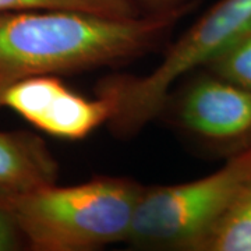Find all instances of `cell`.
Listing matches in <instances>:
<instances>
[{"label":"cell","mask_w":251,"mask_h":251,"mask_svg":"<svg viewBox=\"0 0 251 251\" xmlns=\"http://www.w3.org/2000/svg\"><path fill=\"white\" fill-rule=\"evenodd\" d=\"M25 242L9 212L0 205V251L17 250Z\"/></svg>","instance_id":"obj_11"},{"label":"cell","mask_w":251,"mask_h":251,"mask_svg":"<svg viewBox=\"0 0 251 251\" xmlns=\"http://www.w3.org/2000/svg\"><path fill=\"white\" fill-rule=\"evenodd\" d=\"M143 14L168 13L191 4V0H128Z\"/></svg>","instance_id":"obj_12"},{"label":"cell","mask_w":251,"mask_h":251,"mask_svg":"<svg viewBox=\"0 0 251 251\" xmlns=\"http://www.w3.org/2000/svg\"><path fill=\"white\" fill-rule=\"evenodd\" d=\"M200 251H251V179L240 188Z\"/></svg>","instance_id":"obj_8"},{"label":"cell","mask_w":251,"mask_h":251,"mask_svg":"<svg viewBox=\"0 0 251 251\" xmlns=\"http://www.w3.org/2000/svg\"><path fill=\"white\" fill-rule=\"evenodd\" d=\"M143 186L127 177L56 183L24 193H0L25 246L35 251H90L127 242Z\"/></svg>","instance_id":"obj_2"},{"label":"cell","mask_w":251,"mask_h":251,"mask_svg":"<svg viewBox=\"0 0 251 251\" xmlns=\"http://www.w3.org/2000/svg\"><path fill=\"white\" fill-rule=\"evenodd\" d=\"M193 9L108 17L74 10L0 13V97L20 81L112 67L143 57Z\"/></svg>","instance_id":"obj_1"},{"label":"cell","mask_w":251,"mask_h":251,"mask_svg":"<svg viewBox=\"0 0 251 251\" xmlns=\"http://www.w3.org/2000/svg\"><path fill=\"white\" fill-rule=\"evenodd\" d=\"M59 165L44 140L27 131H0V193L53 184Z\"/></svg>","instance_id":"obj_7"},{"label":"cell","mask_w":251,"mask_h":251,"mask_svg":"<svg viewBox=\"0 0 251 251\" xmlns=\"http://www.w3.org/2000/svg\"><path fill=\"white\" fill-rule=\"evenodd\" d=\"M251 24V0H219L172 44L156 67L143 75H115L97 94L115 105L109 128L131 137L163 112L180 78L202 67L230 39Z\"/></svg>","instance_id":"obj_3"},{"label":"cell","mask_w":251,"mask_h":251,"mask_svg":"<svg viewBox=\"0 0 251 251\" xmlns=\"http://www.w3.org/2000/svg\"><path fill=\"white\" fill-rule=\"evenodd\" d=\"M175 110L181 128L226 158L251 147V91L204 70L181 91Z\"/></svg>","instance_id":"obj_5"},{"label":"cell","mask_w":251,"mask_h":251,"mask_svg":"<svg viewBox=\"0 0 251 251\" xmlns=\"http://www.w3.org/2000/svg\"><path fill=\"white\" fill-rule=\"evenodd\" d=\"M202 70L251 91V24L211 56Z\"/></svg>","instance_id":"obj_9"},{"label":"cell","mask_w":251,"mask_h":251,"mask_svg":"<svg viewBox=\"0 0 251 251\" xmlns=\"http://www.w3.org/2000/svg\"><path fill=\"white\" fill-rule=\"evenodd\" d=\"M0 106L14 110L42 133L72 141L109 125L115 115L108 97L85 98L57 75H39L11 85L1 94Z\"/></svg>","instance_id":"obj_6"},{"label":"cell","mask_w":251,"mask_h":251,"mask_svg":"<svg viewBox=\"0 0 251 251\" xmlns=\"http://www.w3.org/2000/svg\"><path fill=\"white\" fill-rule=\"evenodd\" d=\"M251 179V147L200 179L144 187L127 242L150 250L200 251L240 188Z\"/></svg>","instance_id":"obj_4"},{"label":"cell","mask_w":251,"mask_h":251,"mask_svg":"<svg viewBox=\"0 0 251 251\" xmlns=\"http://www.w3.org/2000/svg\"><path fill=\"white\" fill-rule=\"evenodd\" d=\"M20 10H74L120 18L143 14L128 0H0V13Z\"/></svg>","instance_id":"obj_10"}]
</instances>
